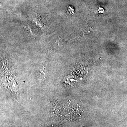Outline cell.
Masks as SVG:
<instances>
[{"mask_svg":"<svg viewBox=\"0 0 127 127\" xmlns=\"http://www.w3.org/2000/svg\"><path fill=\"white\" fill-rule=\"evenodd\" d=\"M1 5V4L0 2V5Z\"/></svg>","mask_w":127,"mask_h":127,"instance_id":"6da1fadb","label":"cell"}]
</instances>
